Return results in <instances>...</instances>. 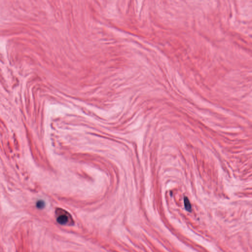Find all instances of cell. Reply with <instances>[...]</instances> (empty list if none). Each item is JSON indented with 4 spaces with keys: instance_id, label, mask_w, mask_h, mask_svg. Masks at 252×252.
<instances>
[{
    "instance_id": "6da1fadb",
    "label": "cell",
    "mask_w": 252,
    "mask_h": 252,
    "mask_svg": "<svg viewBox=\"0 0 252 252\" xmlns=\"http://www.w3.org/2000/svg\"><path fill=\"white\" fill-rule=\"evenodd\" d=\"M70 217H69V214L68 213V212L63 210V213H61L57 217V221L61 224H66L69 222L70 220Z\"/></svg>"
},
{
    "instance_id": "7a4b0ae2",
    "label": "cell",
    "mask_w": 252,
    "mask_h": 252,
    "mask_svg": "<svg viewBox=\"0 0 252 252\" xmlns=\"http://www.w3.org/2000/svg\"><path fill=\"white\" fill-rule=\"evenodd\" d=\"M184 205L186 209L188 211H191L192 210V206L191 205V203L190 202V201L188 197H184Z\"/></svg>"
},
{
    "instance_id": "3957f363",
    "label": "cell",
    "mask_w": 252,
    "mask_h": 252,
    "mask_svg": "<svg viewBox=\"0 0 252 252\" xmlns=\"http://www.w3.org/2000/svg\"><path fill=\"white\" fill-rule=\"evenodd\" d=\"M45 202L44 201L42 200H40L38 201H37L36 203V206L39 209H43L45 207Z\"/></svg>"
}]
</instances>
